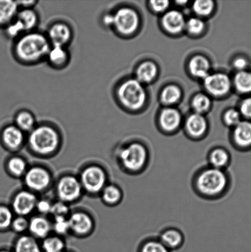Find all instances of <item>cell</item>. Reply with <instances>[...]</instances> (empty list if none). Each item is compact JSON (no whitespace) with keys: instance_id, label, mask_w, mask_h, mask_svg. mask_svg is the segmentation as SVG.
<instances>
[{"instance_id":"cell-20","label":"cell","mask_w":251,"mask_h":252,"mask_svg":"<svg viewBox=\"0 0 251 252\" xmlns=\"http://www.w3.org/2000/svg\"><path fill=\"white\" fill-rule=\"evenodd\" d=\"M16 18L23 25L26 33L36 31L39 23V14L34 8L19 9Z\"/></svg>"},{"instance_id":"cell-44","label":"cell","mask_w":251,"mask_h":252,"mask_svg":"<svg viewBox=\"0 0 251 252\" xmlns=\"http://www.w3.org/2000/svg\"><path fill=\"white\" fill-rule=\"evenodd\" d=\"M225 120L228 125L236 126L241 122L240 113L235 110H228L226 113Z\"/></svg>"},{"instance_id":"cell-35","label":"cell","mask_w":251,"mask_h":252,"mask_svg":"<svg viewBox=\"0 0 251 252\" xmlns=\"http://www.w3.org/2000/svg\"><path fill=\"white\" fill-rule=\"evenodd\" d=\"M14 212L8 206H0V229L4 230L11 228L12 220L14 218Z\"/></svg>"},{"instance_id":"cell-37","label":"cell","mask_w":251,"mask_h":252,"mask_svg":"<svg viewBox=\"0 0 251 252\" xmlns=\"http://www.w3.org/2000/svg\"><path fill=\"white\" fill-rule=\"evenodd\" d=\"M139 252H171L160 241L151 240L145 242Z\"/></svg>"},{"instance_id":"cell-33","label":"cell","mask_w":251,"mask_h":252,"mask_svg":"<svg viewBox=\"0 0 251 252\" xmlns=\"http://www.w3.org/2000/svg\"><path fill=\"white\" fill-rule=\"evenodd\" d=\"M236 88L242 93H251V73L241 71L235 78Z\"/></svg>"},{"instance_id":"cell-48","label":"cell","mask_w":251,"mask_h":252,"mask_svg":"<svg viewBox=\"0 0 251 252\" xmlns=\"http://www.w3.org/2000/svg\"><path fill=\"white\" fill-rule=\"evenodd\" d=\"M19 9L34 8L38 3L36 1H17Z\"/></svg>"},{"instance_id":"cell-22","label":"cell","mask_w":251,"mask_h":252,"mask_svg":"<svg viewBox=\"0 0 251 252\" xmlns=\"http://www.w3.org/2000/svg\"><path fill=\"white\" fill-rule=\"evenodd\" d=\"M12 252H43L41 244L30 235H21L15 241Z\"/></svg>"},{"instance_id":"cell-1","label":"cell","mask_w":251,"mask_h":252,"mask_svg":"<svg viewBox=\"0 0 251 252\" xmlns=\"http://www.w3.org/2000/svg\"><path fill=\"white\" fill-rule=\"evenodd\" d=\"M51 46L46 34L36 30L22 34L14 41L12 54L21 64L36 65L46 61Z\"/></svg>"},{"instance_id":"cell-41","label":"cell","mask_w":251,"mask_h":252,"mask_svg":"<svg viewBox=\"0 0 251 252\" xmlns=\"http://www.w3.org/2000/svg\"><path fill=\"white\" fill-rule=\"evenodd\" d=\"M193 7L194 11L196 14L201 15V16H207L212 11L213 3L210 0L196 1L194 2Z\"/></svg>"},{"instance_id":"cell-11","label":"cell","mask_w":251,"mask_h":252,"mask_svg":"<svg viewBox=\"0 0 251 252\" xmlns=\"http://www.w3.org/2000/svg\"><path fill=\"white\" fill-rule=\"evenodd\" d=\"M38 197L28 189H22L15 194L12 199L11 209L17 216H29L35 211Z\"/></svg>"},{"instance_id":"cell-12","label":"cell","mask_w":251,"mask_h":252,"mask_svg":"<svg viewBox=\"0 0 251 252\" xmlns=\"http://www.w3.org/2000/svg\"><path fill=\"white\" fill-rule=\"evenodd\" d=\"M70 233L78 236H88L94 228L92 217L87 212L75 211L68 217Z\"/></svg>"},{"instance_id":"cell-32","label":"cell","mask_w":251,"mask_h":252,"mask_svg":"<svg viewBox=\"0 0 251 252\" xmlns=\"http://www.w3.org/2000/svg\"><path fill=\"white\" fill-rule=\"evenodd\" d=\"M3 29L5 36L14 41L19 38L22 34L26 33L23 25L16 17L13 21L11 22L8 26L4 27Z\"/></svg>"},{"instance_id":"cell-30","label":"cell","mask_w":251,"mask_h":252,"mask_svg":"<svg viewBox=\"0 0 251 252\" xmlns=\"http://www.w3.org/2000/svg\"><path fill=\"white\" fill-rule=\"evenodd\" d=\"M189 68L194 76L205 78L208 76L210 64L203 57L196 56L191 61Z\"/></svg>"},{"instance_id":"cell-18","label":"cell","mask_w":251,"mask_h":252,"mask_svg":"<svg viewBox=\"0 0 251 252\" xmlns=\"http://www.w3.org/2000/svg\"><path fill=\"white\" fill-rule=\"evenodd\" d=\"M19 11L17 1L0 0V27L4 29L14 21Z\"/></svg>"},{"instance_id":"cell-36","label":"cell","mask_w":251,"mask_h":252,"mask_svg":"<svg viewBox=\"0 0 251 252\" xmlns=\"http://www.w3.org/2000/svg\"><path fill=\"white\" fill-rule=\"evenodd\" d=\"M181 97V91L174 86H169L165 89L162 93V99L167 104H171L177 102Z\"/></svg>"},{"instance_id":"cell-29","label":"cell","mask_w":251,"mask_h":252,"mask_svg":"<svg viewBox=\"0 0 251 252\" xmlns=\"http://www.w3.org/2000/svg\"><path fill=\"white\" fill-rule=\"evenodd\" d=\"M7 169L12 176L19 178L24 177L28 167L24 158L14 156L7 161Z\"/></svg>"},{"instance_id":"cell-49","label":"cell","mask_w":251,"mask_h":252,"mask_svg":"<svg viewBox=\"0 0 251 252\" xmlns=\"http://www.w3.org/2000/svg\"><path fill=\"white\" fill-rule=\"evenodd\" d=\"M248 65L247 61L243 58H238L234 62L235 67L238 70H243L247 67Z\"/></svg>"},{"instance_id":"cell-13","label":"cell","mask_w":251,"mask_h":252,"mask_svg":"<svg viewBox=\"0 0 251 252\" xmlns=\"http://www.w3.org/2000/svg\"><path fill=\"white\" fill-rule=\"evenodd\" d=\"M1 140L7 149L17 151L23 147L27 138L26 133L12 123L5 126L2 128Z\"/></svg>"},{"instance_id":"cell-7","label":"cell","mask_w":251,"mask_h":252,"mask_svg":"<svg viewBox=\"0 0 251 252\" xmlns=\"http://www.w3.org/2000/svg\"><path fill=\"white\" fill-rule=\"evenodd\" d=\"M56 189L58 201L68 204L78 201L84 191L79 178L69 174L59 179Z\"/></svg>"},{"instance_id":"cell-51","label":"cell","mask_w":251,"mask_h":252,"mask_svg":"<svg viewBox=\"0 0 251 252\" xmlns=\"http://www.w3.org/2000/svg\"><path fill=\"white\" fill-rule=\"evenodd\" d=\"M68 252V251H65V252Z\"/></svg>"},{"instance_id":"cell-23","label":"cell","mask_w":251,"mask_h":252,"mask_svg":"<svg viewBox=\"0 0 251 252\" xmlns=\"http://www.w3.org/2000/svg\"><path fill=\"white\" fill-rule=\"evenodd\" d=\"M159 241L169 251L175 250L183 245L184 237L178 229L170 228L162 232Z\"/></svg>"},{"instance_id":"cell-8","label":"cell","mask_w":251,"mask_h":252,"mask_svg":"<svg viewBox=\"0 0 251 252\" xmlns=\"http://www.w3.org/2000/svg\"><path fill=\"white\" fill-rule=\"evenodd\" d=\"M23 178L27 189L34 193L45 191L50 187L53 180L51 172L39 165L28 168Z\"/></svg>"},{"instance_id":"cell-25","label":"cell","mask_w":251,"mask_h":252,"mask_svg":"<svg viewBox=\"0 0 251 252\" xmlns=\"http://www.w3.org/2000/svg\"><path fill=\"white\" fill-rule=\"evenodd\" d=\"M209 162L210 167L216 169L224 170L230 161L229 153L223 148H218L214 149L209 155Z\"/></svg>"},{"instance_id":"cell-45","label":"cell","mask_w":251,"mask_h":252,"mask_svg":"<svg viewBox=\"0 0 251 252\" xmlns=\"http://www.w3.org/2000/svg\"><path fill=\"white\" fill-rule=\"evenodd\" d=\"M101 24L103 27L107 29H112V12H108L103 13L101 17Z\"/></svg>"},{"instance_id":"cell-14","label":"cell","mask_w":251,"mask_h":252,"mask_svg":"<svg viewBox=\"0 0 251 252\" xmlns=\"http://www.w3.org/2000/svg\"><path fill=\"white\" fill-rule=\"evenodd\" d=\"M70 60L71 54L68 47L51 46L45 61L51 67L61 70L68 65Z\"/></svg>"},{"instance_id":"cell-21","label":"cell","mask_w":251,"mask_h":252,"mask_svg":"<svg viewBox=\"0 0 251 252\" xmlns=\"http://www.w3.org/2000/svg\"><path fill=\"white\" fill-rule=\"evenodd\" d=\"M162 22L165 29L173 33H179L185 26V21L183 15L176 11L167 12L165 15Z\"/></svg>"},{"instance_id":"cell-39","label":"cell","mask_w":251,"mask_h":252,"mask_svg":"<svg viewBox=\"0 0 251 252\" xmlns=\"http://www.w3.org/2000/svg\"><path fill=\"white\" fill-rule=\"evenodd\" d=\"M29 220L26 217L16 216L12 220L11 228L15 233H24L28 230Z\"/></svg>"},{"instance_id":"cell-4","label":"cell","mask_w":251,"mask_h":252,"mask_svg":"<svg viewBox=\"0 0 251 252\" xmlns=\"http://www.w3.org/2000/svg\"><path fill=\"white\" fill-rule=\"evenodd\" d=\"M120 164L127 172L142 171L148 160L146 147L139 143H132L120 149L118 156Z\"/></svg>"},{"instance_id":"cell-19","label":"cell","mask_w":251,"mask_h":252,"mask_svg":"<svg viewBox=\"0 0 251 252\" xmlns=\"http://www.w3.org/2000/svg\"><path fill=\"white\" fill-rule=\"evenodd\" d=\"M13 123L26 133L30 132L38 125L35 115L27 109L19 110L15 114Z\"/></svg>"},{"instance_id":"cell-16","label":"cell","mask_w":251,"mask_h":252,"mask_svg":"<svg viewBox=\"0 0 251 252\" xmlns=\"http://www.w3.org/2000/svg\"><path fill=\"white\" fill-rule=\"evenodd\" d=\"M28 231L33 238L43 240L51 235V231H53L52 222L46 217L38 215L29 220Z\"/></svg>"},{"instance_id":"cell-47","label":"cell","mask_w":251,"mask_h":252,"mask_svg":"<svg viewBox=\"0 0 251 252\" xmlns=\"http://www.w3.org/2000/svg\"><path fill=\"white\" fill-rule=\"evenodd\" d=\"M152 7L157 11H162L166 9L168 6V1H152Z\"/></svg>"},{"instance_id":"cell-9","label":"cell","mask_w":251,"mask_h":252,"mask_svg":"<svg viewBox=\"0 0 251 252\" xmlns=\"http://www.w3.org/2000/svg\"><path fill=\"white\" fill-rule=\"evenodd\" d=\"M112 29L123 35H129L136 31L139 26L137 12L129 7H122L112 12Z\"/></svg>"},{"instance_id":"cell-46","label":"cell","mask_w":251,"mask_h":252,"mask_svg":"<svg viewBox=\"0 0 251 252\" xmlns=\"http://www.w3.org/2000/svg\"><path fill=\"white\" fill-rule=\"evenodd\" d=\"M241 112L245 117L251 118V97L243 101L241 105Z\"/></svg>"},{"instance_id":"cell-26","label":"cell","mask_w":251,"mask_h":252,"mask_svg":"<svg viewBox=\"0 0 251 252\" xmlns=\"http://www.w3.org/2000/svg\"><path fill=\"white\" fill-rule=\"evenodd\" d=\"M181 117L178 111L173 108H167L162 112L161 116V123L165 130L173 131L180 124Z\"/></svg>"},{"instance_id":"cell-2","label":"cell","mask_w":251,"mask_h":252,"mask_svg":"<svg viewBox=\"0 0 251 252\" xmlns=\"http://www.w3.org/2000/svg\"><path fill=\"white\" fill-rule=\"evenodd\" d=\"M29 149L36 155L49 157L57 152L61 137L57 128L48 123H40L28 133L27 138Z\"/></svg>"},{"instance_id":"cell-6","label":"cell","mask_w":251,"mask_h":252,"mask_svg":"<svg viewBox=\"0 0 251 252\" xmlns=\"http://www.w3.org/2000/svg\"><path fill=\"white\" fill-rule=\"evenodd\" d=\"M79 179L83 191L90 194H100L108 185L107 172L102 167L96 164L84 168Z\"/></svg>"},{"instance_id":"cell-3","label":"cell","mask_w":251,"mask_h":252,"mask_svg":"<svg viewBox=\"0 0 251 252\" xmlns=\"http://www.w3.org/2000/svg\"><path fill=\"white\" fill-rule=\"evenodd\" d=\"M229 184V179L224 170L212 167L198 172L195 180L197 191L204 197H214L221 196L225 191Z\"/></svg>"},{"instance_id":"cell-42","label":"cell","mask_w":251,"mask_h":252,"mask_svg":"<svg viewBox=\"0 0 251 252\" xmlns=\"http://www.w3.org/2000/svg\"><path fill=\"white\" fill-rule=\"evenodd\" d=\"M53 203L46 199H38L37 202L35 211H38L40 216H45L51 215Z\"/></svg>"},{"instance_id":"cell-40","label":"cell","mask_w":251,"mask_h":252,"mask_svg":"<svg viewBox=\"0 0 251 252\" xmlns=\"http://www.w3.org/2000/svg\"><path fill=\"white\" fill-rule=\"evenodd\" d=\"M210 105V100L207 96L203 94H198L194 97L193 106L198 113H203L208 110Z\"/></svg>"},{"instance_id":"cell-27","label":"cell","mask_w":251,"mask_h":252,"mask_svg":"<svg viewBox=\"0 0 251 252\" xmlns=\"http://www.w3.org/2000/svg\"><path fill=\"white\" fill-rule=\"evenodd\" d=\"M43 252H65L66 244L62 237L57 235H49L43 239L41 244Z\"/></svg>"},{"instance_id":"cell-43","label":"cell","mask_w":251,"mask_h":252,"mask_svg":"<svg viewBox=\"0 0 251 252\" xmlns=\"http://www.w3.org/2000/svg\"><path fill=\"white\" fill-rule=\"evenodd\" d=\"M187 27L189 32L192 34H198L203 31L204 24L200 19L192 18L187 24Z\"/></svg>"},{"instance_id":"cell-28","label":"cell","mask_w":251,"mask_h":252,"mask_svg":"<svg viewBox=\"0 0 251 252\" xmlns=\"http://www.w3.org/2000/svg\"><path fill=\"white\" fill-rule=\"evenodd\" d=\"M101 197L104 203L109 206H114L121 201L122 192L116 185H107L101 192Z\"/></svg>"},{"instance_id":"cell-24","label":"cell","mask_w":251,"mask_h":252,"mask_svg":"<svg viewBox=\"0 0 251 252\" xmlns=\"http://www.w3.org/2000/svg\"><path fill=\"white\" fill-rule=\"evenodd\" d=\"M186 128L192 137L199 138L205 133L207 125L202 116L200 114H194L189 117L186 123Z\"/></svg>"},{"instance_id":"cell-10","label":"cell","mask_w":251,"mask_h":252,"mask_svg":"<svg viewBox=\"0 0 251 252\" xmlns=\"http://www.w3.org/2000/svg\"><path fill=\"white\" fill-rule=\"evenodd\" d=\"M45 34L52 46L68 47L74 37L72 27L61 20L49 25Z\"/></svg>"},{"instance_id":"cell-5","label":"cell","mask_w":251,"mask_h":252,"mask_svg":"<svg viewBox=\"0 0 251 252\" xmlns=\"http://www.w3.org/2000/svg\"><path fill=\"white\" fill-rule=\"evenodd\" d=\"M116 95L124 107L132 110L141 108L146 97L143 87L136 80H128L120 84L117 89Z\"/></svg>"},{"instance_id":"cell-31","label":"cell","mask_w":251,"mask_h":252,"mask_svg":"<svg viewBox=\"0 0 251 252\" xmlns=\"http://www.w3.org/2000/svg\"><path fill=\"white\" fill-rule=\"evenodd\" d=\"M157 73V67L153 63H144L139 66L137 76L139 82L148 83L153 80Z\"/></svg>"},{"instance_id":"cell-38","label":"cell","mask_w":251,"mask_h":252,"mask_svg":"<svg viewBox=\"0 0 251 252\" xmlns=\"http://www.w3.org/2000/svg\"><path fill=\"white\" fill-rule=\"evenodd\" d=\"M70 214V209L68 204L60 201L53 203L51 215L53 217V218H56V217H68Z\"/></svg>"},{"instance_id":"cell-17","label":"cell","mask_w":251,"mask_h":252,"mask_svg":"<svg viewBox=\"0 0 251 252\" xmlns=\"http://www.w3.org/2000/svg\"><path fill=\"white\" fill-rule=\"evenodd\" d=\"M233 140L237 148L247 150L251 148V123L240 122L235 126Z\"/></svg>"},{"instance_id":"cell-50","label":"cell","mask_w":251,"mask_h":252,"mask_svg":"<svg viewBox=\"0 0 251 252\" xmlns=\"http://www.w3.org/2000/svg\"><path fill=\"white\" fill-rule=\"evenodd\" d=\"M0 252H12V251L7 250V249H4V250L0 251Z\"/></svg>"},{"instance_id":"cell-34","label":"cell","mask_w":251,"mask_h":252,"mask_svg":"<svg viewBox=\"0 0 251 252\" xmlns=\"http://www.w3.org/2000/svg\"><path fill=\"white\" fill-rule=\"evenodd\" d=\"M52 222L53 231L56 235L63 237L70 233L68 217H56Z\"/></svg>"},{"instance_id":"cell-15","label":"cell","mask_w":251,"mask_h":252,"mask_svg":"<svg viewBox=\"0 0 251 252\" xmlns=\"http://www.w3.org/2000/svg\"><path fill=\"white\" fill-rule=\"evenodd\" d=\"M205 86L206 90L212 94L222 95L230 90V81L224 74H214L205 78Z\"/></svg>"}]
</instances>
